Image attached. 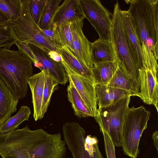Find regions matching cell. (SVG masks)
<instances>
[{"mask_svg":"<svg viewBox=\"0 0 158 158\" xmlns=\"http://www.w3.org/2000/svg\"><path fill=\"white\" fill-rule=\"evenodd\" d=\"M32 60L18 50L0 48V77L19 99L26 96L28 79L32 75Z\"/></svg>","mask_w":158,"mask_h":158,"instance_id":"cell-2","label":"cell"},{"mask_svg":"<svg viewBox=\"0 0 158 158\" xmlns=\"http://www.w3.org/2000/svg\"><path fill=\"white\" fill-rule=\"evenodd\" d=\"M47 1V0H29L31 16L39 27Z\"/></svg>","mask_w":158,"mask_h":158,"instance_id":"cell-30","label":"cell"},{"mask_svg":"<svg viewBox=\"0 0 158 158\" xmlns=\"http://www.w3.org/2000/svg\"><path fill=\"white\" fill-rule=\"evenodd\" d=\"M112 15L110 42L114 50L116 61L122 63L135 86L139 91L138 79L139 69L141 67L127 38L118 2L114 5Z\"/></svg>","mask_w":158,"mask_h":158,"instance_id":"cell-4","label":"cell"},{"mask_svg":"<svg viewBox=\"0 0 158 158\" xmlns=\"http://www.w3.org/2000/svg\"><path fill=\"white\" fill-rule=\"evenodd\" d=\"M31 111L27 106H23L17 113L0 125V133H9L16 129L23 122L28 121Z\"/></svg>","mask_w":158,"mask_h":158,"instance_id":"cell-24","label":"cell"},{"mask_svg":"<svg viewBox=\"0 0 158 158\" xmlns=\"http://www.w3.org/2000/svg\"><path fill=\"white\" fill-rule=\"evenodd\" d=\"M85 18L98 33L99 39L110 41L111 14L99 0H79Z\"/></svg>","mask_w":158,"mask_h":158,"instance_id":"cell-9","label":"cell"},{"mask_svg":"<svg viewBox=\"0 0 158 158\" xmlns=\"http://www.w3.org/2000/svg\"><path fill=\"white\" fill-rule=\"evenodd\" d=\"M151 115L141 106L129 108L125 116L122 131V147L124 153L131 158H136L139 152V141Z\"/></svg>","mask_w":158,"mask_h":158,"instance_id":"cell-6","label":"cell"},{"mask_svg":"<svg viewBox=\"0 0 158 158\" xmlns=\"http://www.w3.org/2000/svg\"><path fill=\"white\" fill-rule=\"evenodd\" d=\"M84 19L70 23V27L72 38L71 51L78 60L92 69L93 64L91 60V43L83 31Z\"/></svg>","mask_w":158,"mask_h":158,"instance_id":"cell-13","label":"cell"},{"mask_svg":"<svg viewBox=\"0 0 158 158\" xmlns=\"http://www.w3.org/2000/svg\"><path fill=\"white\" fill-rule=\"evenodd\" d=\"M17 42L11 24L0 26V48L10 49Z\"/></svg>","mask_w":158,"mask_h":158,"instance_id":"cell-29","label":"cell"},{"mask_svg":"<svg viewBox=\"0 0 158 158\" xmlns=\"http://www.w3.org/2000/svg\"><path fill=\"white\" fill-rule=\"evenodd\" d=\"M64 140L73 158H103L96 137L86 135L84 129L76 122H67L62 126Z\"/></svg>","mask_w":158,"mask_h":158,"instance_id":"cell-7","label":"cell"},{"mask_svg":"<svg viewBox=\"0 0 158 158\" xmlns=\"http://www.w3.org/2000/svg\"><path fill=\"white\" fill-rule=\"evenodd\" d=\"M58 52L65 63L74 72L94 83L91 69L78 60L67 47L64 46L58 49Z\"/></svg>","mask_w":158,"mask_h":158,"instance_id":"cell-21","label":"cell"},{"mask_svg":"<svg viewBox=\"0 0 158 158\" xmlns=\"http://www.w3.org/2000/svg\"><path fill=\"white\" fill-rule=\"evenodd\" d=\"M117 66L116 61L94 64L91 70L95 84L107 85Z\"/></svg>","mask_w":158,"mask_h":158,"instance_id":"cell-22","label":"cell"},{"mask_svg":"<svg viewBox=\"0 0 158 158\" xmlns=\"http://www.w3.org/2000/svg\"><path fill=\"white\" fill-rule=\"evenodd\" d=\"M35 58L34 66L41 71H48L57 81L59 84L64 85L67 82L68 77L61 62L53 60L47 50L29 44Z\"/></svg>","mask_w":158,"mask_h":158,"instance_id":"cell-12","label":"cell"},{"mask_svg":"<svg viewBox=\"0 0 158 158\" xmlns=\"http://www.w3.org/2000/svg\"><path fill=\"white\" fill-rule=\"evenodd\" d=\"M19 100L0 77V125L16 111Z\"/></svg>","mask_w":158,"mask_h":158,"instance_id":"cell-17","label":"cell"},{"mask_svg":"<svg viewBox=\"0 0 158 158\" xmlns=\"http://www.w3.org/2000/svg\"><path fill=\"white\" fill-rule=\"evenodd\" d=\"M158 69L143 67L139 69V97L143 102L153 105L158 112Z\"/></svg>","mask_w":158,"mask_h":158,"instance_id":"cell-11","label":"cell"},{"mask_svg":"<svg viewBox=\"0 0 158 158\" xmlns=\"http://www.w3.org/2000/svg\"><path fill=\"white\" fill-rule=\"evenodd\" d=\"M90 52L93 65L116 61L114 50L110 41L99 39L91 43Z\"/></svg>","mask_w":158,"mask_h":158,"instance_id":"cell-18","label":"cell"},{"mask_svg":"<svg viewBox=\"0 0 158 158\" xmlns=\"http://www.w3.org/2000/svg\"><path fill=\"white\" fill-rule=\"evenodd\" d=\"M61 62L66 72L69 81L72 82L93 117H94L97 114L98 109L95 83L76 73L61 57Z\"/></svg>","mask_w":158,"mask_h":158,"instance_id":"cell-10","label":"cell"},{"mask_svg":"<svg viewBox=\"0 0 158 158\" xmlns=\"http://www.w3.org/2000/svg\"><path fill=\"white\" fill-rule=\"evenodd\" d=\"M131 96H126L109 105L98 108L94 117L101 132L104 131L109 136L114 146H122L123 127Z\"/></svg>","mask_w":158,"mask_h":158,"instance_id":"cell-5","label":"cell"},{"mask_svg":"<svg viewBox=\"0 0 158 158\" xmlns=\"http://www.w3.org/2000/svg\"><path fill=\"white\" fill-rule=\"evenodd\" d=\"M125 1L130 4L128 10L141 42L144 58L143 66L158 68V0Z\"/></svg>","mask_w":158,"mask_h":158,"instance_id":"cell-1","label":"cell"},{"mask_svg":"<svg viewBox=\"0 0 158 158\" xmlns=\"http://www.w3.org/2000/svg\"><path fill=\"white\" fill-rule=\"evenodd\" d=\"M70 24V23L53 24L52 29L63 47H67L71 51L72 38Z\"/></svg>","mask_w":158,"mask_h":158,"instance_id":"cell-28","label":"cell"},{"mask_svg":"<svg viewBox=\"0 0 158 158\" xmlns=\"http://www.w3.org/2000/svg\"><path fill=\"white\" fill-rule=\"evenodd\" d=\"M121 14L127 38L141 68L144 64L143 54L135 23L128 10H121Z\"/></svg>","mask_w":158,"mask_h":158,"instance_id":"cell-14","label":"cell"},{"mask_svg":"<svg viewBox=\"0 0 158 158\" xmlns=\"http://www.w3.org/2000/svg\"><path fill=\"white\" fill-rule=\"evenodd\" d=\"M95 89L98 108L109 105L126 96L131 95L125 90L106 85L95 84Z\"/></svg>","mask_w":158,"mask_h":158,"instance_id":"cell-20","label":"cell"},{"mask_svg":"<svg viewBox=\"0 0 158 158\" xmlns=\"http://www.w3.org/2000/svg\"><path fill=\"white\" fill-rule=\"evenodd\" d=\"M21 7L19 18L12 25L18 42L33 45L49 52H58V49L45 38L31 16L29 0H20Z\"/></svg>","mask_w":158,"mask_h":158,"instance_id":"cell-8","label":"cell"},{"mask_svg":"<svg viewBox=\"0 0 158 158\" xmlns=\"http://www.w3.org/2000/svg\"><path fill=\"white\" fill-rule=\"evenodd\" d=\"M48 134L42 129L31 130L27 125L0 133V156L2 158H36L40 145Z\"/></svg>","mask_w":158,"mask_h":158,"instance_id":"cell-3","label":"cell"},{"mask_svg":"<svg viewBox=\"0 0 158 158\" xmlns=\"http://www.w3.org/2000/svg\"><path fill=\"white\" fill-rule=\"evenodd\" d=\"M117 62V69L107 85L125 90L131 96L139 97L140 91L135 86L123 65L120 62Z\"/></svg>","mask_w":158,"mask_h":158,"instance_id":"cell-19","label":"cell"},{"mask_svg":"<svg viewBox=\"0 0 158 158\" xmlns=\"http://www.w3.org/2000/svg\"><path fill=\"white\" fill-rule=\"evenodd\" d=\"M20 0H0V10L13 24L19 18L20 13Z\"/></svg>","mask_w":158,"mask_h":158,"instance_id":"cell-27","label":"cell"},{"mask_svg":"<svg viewBox=\"0 0 158 158\" xmlns=\"http://www.w3.org/2000/svg\"><path fill=\"white\" fill-rule=\"evenodd\" d=\"M61 0H47L39 25L43 30H50L52 27L57 10Z\"/></svg>","mask_w":158,"mask_h":158,"instance_id":"cell-25","label":"cell"},{"mask_svg":"<svg viewBox=\"0 0 158 158\" xmlns=\"http://www.w3.org/2000/svg\"><path fill=\"white\" fill-rule=\"evenodd\" d=\"M45 71V77L41 114L42 119L48 110L52 95L59 84L48 71Z\"/></svg>","mask_w":158,"mask_h":158,"instance_id":"cell-26","label":"cell"},{"mask_svg":"<svg viewBox=\"0 0 158 158\" xmlns=\"http://www.w3.org/2000/svg\"><path fill=\"white\" fill-rule=\"evenodd\" d=\"M45 71L32 75L27 80L31 94L33 107V117L35 121L42 119L41 117Z\"/></svg>","mask_w":158,"mask_h":158,"instance_id":"cell-15","label":"cell"},{"mask_svg":"<svg viewBox=\"0 0 158 158\" xmlns=\"http://www.w3.org/2000/svg\"><path fill=\"white\" fill-rule=\"evenodd\" d=\"M103 135L105 152L107 158H116L114 146L109 136L104 131Z\"/></svg>","mask_w":158,"mask_h":158,"instance_id":"cell-31","label":"cell"},{"mask_svg":"<svg viewBox=\"0 0 158 158\" xmlns=\"http://www.w3.org/2000/svg\"><path fill=\"white\" fill-rule=\"evenodd\" d=\"M85 18L79 0H65L57 10L53 24L71 23Z\"/></svg>","mask_w":158,"mask_h":158,"instance_id":"cell-16","label":"cell"},{"mask_svg":"<svg viewBox=\"0 0 158 158\" xmlns=\"http://www.w3.org/2000/svg\"><path fill=\"white\" fill-rule=\"evenodd\" d=\"M67 86V97L71 103L75 115L79 118L93 117L84 102L78 93L72 82L69 81Z\"/></svg>","mask_w":158,"mask_h":158,"instance_id":"cell-23","label":"cell"},{"mask_svg":"<svg viewBox=\"0 0 158 158\" xmlns=\"http://www.w3.org/2000/svg\"><path fill=\"white\" fill-rule=\"evenodd\" d=\"M10 24L8 19L0 10V26Z\"/></svg>","mask_w":158,"mask_h":158,"instance_id":"cell-32","label":"cell"},{"mask_svg":"<svg viewBox=\"0 0 158 158\" xmlns=\"http://www.w3.org/2000/svg\"><path fill=\"white\" fill-rule=\"evenodd\" d=\"M152 138L154 142V144L156 149L157 151H158V131L156 130L152 134Z\"/></svg>","mask_w":158,"mask_h":158,"instance_id":"cell-33","label":"cell"}]
</instances>
